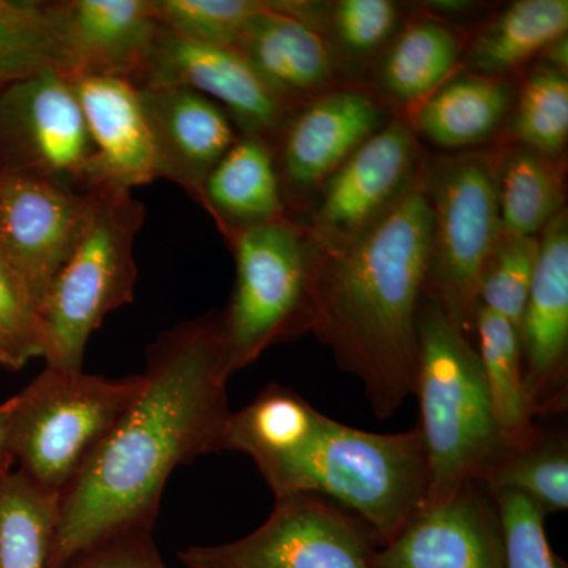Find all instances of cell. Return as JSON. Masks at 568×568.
<instances>
[{
    "label": "cell",
    "instance_id": "obj_1",
    "mask_svg": "<svg viewBox=\"0 0 568 568\" xmlns=\"http://www.w3.org/2000/svg\"><path fill=\"white\" fill-rule=\"evenodd\" d=\"M136 398L59 497L50 566L153 532L179 466L222 452L231 410L222 312L182 321L149 346Z\"/></svg>",
    "mask_w": 568,
    "mask_h": 568
},
{
    "label": "cell",
    "instance_id": "obj_2",
    "mask_svg": "<svg viewBox=\"0 0 568 568\" xmlns=\"http://www.w3.org/2000/svg\"><path fill=\"white\" fill-rule=\"evenodd\" d=\"M306 237V235H305ZM433 213L418 174L398 203L338 248H313L310 331L364 387L373 414L394 416L414 394L418 310L432 268Z\"/></svg>",
    "mask_w": 568,
    "mask_h": 568
},
{
    "label": "cell",
    "instance_id": "obj_3",
    "mask_svg": "<svg viewBox=\"0 0 568 568\" xmlns=\"http://www.w3.org/2000/svg\"><path fill=\"white\" fill-rule=\"evenodd\" d=\"M260 473L275 499L310 495L328 500L357 518L379 545L416 517L429 488L418 426L381 435L323 413L293 454Z\"/></svg>",
    "mask_w": 568,
    "mask_h": 568
},
{
    "label": "cell",
    "instance_id": "obj_4",
    "mask_svg": "<svg viewBox=\"0 0 568 568\" xmlns=\"http://www.w3.org/2000/svg\"><path fill=\"white\" fill-rule=\"evenodd\" d=\"M414 394L429 488L425 506L455 495L511 450L500 435L477 347L457 316L426 291L418 310V365Z\"/></svg>",
    "mask_w": 568,
    "mask_h": 568
},
{
    "label": "cell",
    "instance_id": "obj_5",
    "mask_svg": "<svg viewBox=\"0 0 568 568\" xmlns=\"http://www.w3.org/2000/svg\"><path fill=\"white\" fill-rule=\"evenodd\" d=\"M144 219V204L132 190L97 186L88 223L41 304L47 366L80 372L93 332L133 302L134 242Z\"/></svg>",
    "mask_w": 568,
    "mask_h": 568
},
{
    "label": "cell",
    "instance_id": "obj_6",
    "mask_svg": "<svg viewBox=\"0 0 568 568\" xmlns=\"http://www.w3.org/2000/svg\"><path fill=\"white\" fill-rule=\"evenodd\" d=\"M141 383V375L115 379L44 366L17 395L11 452L18 470L61 496L132 405Z\"/></svg>",
    "mask_w": 568,
    "mask_h": 568
},
{
    "label": "cell",
    "instance_id": "obj_7",
    "mask_svg": "<svg viewBox=\"0 0 568 568\" xmlns=\"http://www.w3.org/2000/svg\"><path fill=\"white\" fill-rule=\"evenodd\" d=\"M237 276L222 312L227 372L254 364L268 347L310 331L312 260L305 231L290 219L231 235Z\"/></svg>",
    "mask_w": 568,
    "mask_h": 568
},
{
    "label": "cell",
    "instance_id": "obj_8",
    "mask_svg": "<svg viewBox=\"0 0 568 568\" xmlns=\"http://www.w3.org/2000/svg\"><path fill=\"white\" fill-rule=\"evenodd\" d=\"M433 213L426 291L474 331L481 278L500 237L499 178L484 153L447 160L426 179Z\"/></svg>",
    "mask_w": 568,
    "mask_h": 568
},
{
    "label": "cell",
    "instance_id": "obj_9",
    "mask_svg": "<svg viewBox=\"0 0 568 568\" xmlns=\"http://www.w3.org/2000/svg\"><path fill=\"white\" fill-rule=\"evenodd\" d=\"M375 538L328 500L298 495L275 499L260 528L239 540L182 549L185 568H372Z\"/></svg>",
    "mask_w": 568,
    "mask_h": 568
},
{
    "label": "cell",
    "instance_id": "obj_10",
    "mask_svg": "<svg viewBox=\"0 0 568 568\" xmlns=\"http://www.w3.org/2000/svg\"><path fill=\"white\" fill-rule=\"evenodd\" d=\"M93 149L67 77L44 71L0 89V171L97 189Z\"/></svg>",
    "mask_w": 568,
    "mask_h": 568
},
{
    "label": "cell",
    "instance_id": "obj_11",
    "mask_svg": "<svg viewBox=\"0 0 568 568\" xmlns=\"http://www.w3.org/2000/svg\"><path fill=\"white\" fill-rule=\"evenodd\" d=\"M93 192L0 171V257L39 313L88 223Z\"/></svg>",
    "mask_w": 568,
    "mask_h": 568
},
{
    "label": "cell",
    "instance_id": "obj_12",
    "mask_svg": "<svg viewBox=\"0 0 568 568\" xmlns=\"http://www.w3.org/2000/svg\"><path fill=\"white\" fill-rule=\"evenodd\" d=\"M420 148L405 122L373 134L331 178L305 231L313 248L331 250L354 241L384 215L418 178Z\"/></svg>",
    "mask_w": 568,
    "mask_h": 568
},
{
    "label": "cell",
    "instance_id": "obj_13",
    "mask_svg": "<svg viewBox=\"0 0 568 568\" xmlns=\"http://www.w3.org/2000/svg\"><path fill=\"white\" fill-rule=\"evenodd\" d=\"M132 84L192 89L226 110L246 136L271 145L287 118L286 104L237 48L185 39L163 26Z\"/></svg>",
    "mask_w": 568,
    "mask_h": 568
},
{
    "label": "cell",
    "instance_id": "obj_14",
    "mask_svg": "<svg viewBox=\"0 0 568 568\" xmlns=\"http://www.w3.org/2000/svg\"><path fill=\"white\" fill-rule=\"evenodd\" d=\"M523 384L532 417L568 403V223L559 212L540 235L536 274L518 327Z\"/></svg>",
    "mask_w": 568,
    "mask_h": 568
},
{
    "label": "cell",
    "instance_id": "obj_15",
    "mask_svg": "<svg viewBox=\"0 0 568 568\" xmlns=\"http://www.w3.org/2000/svg\"><path fill=\"white\" fill-rule=\"evenodd\" d=\"M372 568H504L496 499L480 481L418 510L381 548Z\"/></svg>",
    "mask_w": 568,
    "mask_h": 568
},
{
    "label": "cell",
    "instance_id": "obj_16",
    "mask_svg": "<svg viewBox=\"0 0 568 568\" xmlns=\"http://www.w3.org/2000/svg\"><path fill=\"white\" fill-rule=\"evenodd\" d=\"M63 77L132 82L160 29L152 0H51Z\"/></svg>",
    "mask_w": 568,
    "mask_h": 568
},
{
    "label": "cell",
    "instance_id": "obj_17",
    "mask_svg": "<svg viewBox=\"0 0 568 568\" xmlns=\"http://www.w3.org/2000/svg\"><path fill=\"white\" fill-rule=\"evenodd\" d=\"M383 129V110L361 91H338L313 100L286 118L275 155L282 193L308 192Z\"/></svg>",
    "mask_w": 568,
    "mask_h": 568
},
{
    "label": "cell",
    "instance_id": "obj_18",
    "mask_svg": "<svg viewBox=\"0 0 568 568\" xmlns=\"http://www.w3.org/2000/svg\"><path fill=\"white\" fill-rule=\"evenodd\" d=\"M156 179H168L200 200L207 175L235 141L226 110L186 88H142Z\"/></svg>",
    "mask_w": 568,
    "mask_h": 568
},
{
    "label": "cell",
    "instance_id": "obj_19",
    "mask_svg": "<svg viewBox=\"0 0 568 568\" xmlns=\"http://www.w3.org/2000/svg\"><path fill=\"white\" fill-rule=\"evenodd\" d=\"M93 149L95 185L133 190L155 181V156L140 91L123 78L67 77Z\"/></svg>",
    "mask_w": 568,
    "mask_h": 568
},
{
    "label": "cell",
    "instance_id": "obj_20",
    "mask_svg": "<svg viewBox=\"0 0 568 568\" xmlns=\"http://www.w3.org/2000/svg\"><path fill=\"white\" fill-rule=\"evenodd\" d=\"M287 108L334 73V61L310 17L308 3L268 2L235 44Z\"/></svg>",
    "mask_w": 568,
    "mask_h": 568
},
{
    "label": "cell",
    "instance_id": "obj_21",
    "mask_svg": "<svg viewBox=\"0 0 568 568\" xmlns=\"http://www.w3.org/2000/svg\"><path fill=\"white\" fill-rule=\"evenodd\" d=\"M197 203L212 213L227 237L286 219L272 145L261 138L239 136L205 179Z\"/></svg>",
    "mask_w": 568,
    "mask_h": 568
},
{
    "label": "cell",
    "instance_id": "obj_22",
    "mask_svg": "<svg viewBox=\"0 0 568 568\" xmlns=\"http://www.w3.org/2000/svg\"><path fill=\"white\" fill-rule=\"evenodd\" d=\"M320 416L315 406L291 388L268 384L250 405L231 413L222 452L245 454L263 470L293 454Z\"/></svg>",
    "mask_w": 568,
    "mask_h": 568
},
{
    "label": "cell",
    "instance_id": "obj_23",
    "mask_svg": "<svg viewBox=\"0 0 568 568\" xmlns=\"http://www.w3.org/2000/svg\"><path fill=\"white\" fill-rule=\"evenodd\" d=\"M474 328L478 338L477 353L500 435L510 448L526 446L536 439L540 428L530 414L526 398L517 327L506 317L478 306Z\"/></svg>",
    "mask_w": 568,
    "mask_h": 568
},
{
    "label": "cell",
    "instance_id": "obj_24",
    "mask_svg": "<svg viewBox=\"0 0 568 568\" xmlns=\"http://www.w3.org/2000/svg\"><path fill=\"white\" fill-rule=\"evenodd\" d=\"M510 106V92L497 78H458L436 92L418 114L426 140L440 148L478 144L496 132Z\"/></svg>",
    "mask_w": 568,
    "mask_h": 568
},
{
    "label": "cell",
    "instance_id": "obj_25",
    "mask_svg": "<svg viewBox=\"0 0 568 568\" xmlns=\"http://www.w3.org/2000/svg\"><path fill=\"white\" fill-rule=\"evenodd\" d=\"M567 0H518L508 6L474 43L476 74L497 78L567 36Z\"/></svg>",
    "mask_w": 568,
    "mask_h": 568
},
{
    "label": "cell",
    "instance_id": "obj_26",
    "mask_svg": "<svg viewBox=\"0 0 568 568\" xmlns=\"http://www.w3.org/2000/svg\"><path fill=\"white\" fill-rule=\"evenodd\" d=\"M59 497L21 470L0 476V568H48Z\"/></svg>",
    "mask_w": 568,
    "mask_h": 568
},
{
    "label": "cell",
    "instance_id": "obj_27",
    "mask_svg": "<svg viewBox=\"0 0 568 568\" xmlns=\"http://www.w3.org/2000/svg\"><path fill=\"white\" fill-rule=\"evenodd\" d=\"M480 484L493 496L515 491L536 503L545 514L568 508V440L566 433H538L526 446L511 448Z\"/></svg>",
    "mask_w": 568,
    "mask_h": 568
},
{
    "label": "cell",
    "instance_id": "obj_28",
    "mask_svg": "<svg viewBox=\"0 0 568 568\" xmlns=\"http://www.w3.org/2000/svg\"><path fill=\"white\" fill-rule=\"evenodd\" d=\"M562 204V179L551 159L528 151L508 156L499 181L503 234L537 237L558 215Z\"/></svg>",
    "mask_w": 568,
    "mask_h": 568
},
{
    "label": "cell",
    "instance_id": "obj_29",
    "mask_svg": "<svg viewBox=\"0 0 568 568\" xmlns=\"http://www.w3.org/2000/svg\"><path fill=\"white\" fill-rule=\"evenodd\" d=\"M44 71L63 74L51 2L0 0V89Z\"/></svg>",
    "mask_w": 568,
    "mask_h": 568
},
{
    "label": "cell",
    "instance_id": "obj_30",
    "mask_svg": "<svg viewBox=\"0 0 568 568\" xmlns=\"http://www.w3.org/2000/svg\"><path fill=\"white\" fill-rule=\"evenodd\" d=\"M458 55L454 33L437 22H417L388 51L383 65L384 85L396 99L416 102L447 77Z\"/></svg>",
    "mask_w": 568,
    "mask_h": 568
},
{
    "label": "cell",
    "instance_id": "obj_31",
    "mask_svg": "<svg viewBox=\"0 0 568 568\" xmlns=\"http://www.w3.org/2000/svg\"><path fill=\"white\" fill-rule=\"evenodd\" d=\"M514 134L528 151L555 160L568 136V81L551 65L538 67L526 81L514 118Z\"/></svg>",
    "mask_w": 568,
    "mask_h": 568
},
{
    "label": "cell",
    "instance_id": "obj_32",
    "mask_svg": "<svg viewBox=\"0 0 568 568\" xmlns=\"http://www.w3.org/2000/svg\"><path fill=\"white\" fill-rule=\"evenodd\" d=\"M263 0H152L164 29L204 43L234 47L254 17L267 9Z\"/></svg>",
    "mask_w": 568,
    "mask_h": 568
},
{
    "label": "cell",
    "instance_id": "obj_33",
    "mask_svg": "<svg viewBox=\"0 0 568 568\" xmlns=\"http://www.w3.org/2000/svg\"><path fill=\"white\" fill-rule=\"evenodd\" d=\"M538 252L540 239L503 234L478 291V306L506 317L517 331L536 274Z\"/></svg>",
    "mask_w": 568,
    "mask_h": 568
},
{
    "label": "cell",
    "instance_id": "obj_34",
    "mask_svg": "<svg viewBox=\"0 0 568 568\" xmlns=\"http://www.w3.org/2000/svg\"><path fill=\"white\" fill-rule=\"evenodd\" d=\"M504 540V568H562L545 532L547 514L515 491L495 495Z\"/></svg>",
    "mask_w": 568,
    "mask_h": 568
},
{
    "label": "cell",
    "instance_id": "obj_35",
    "mask_svg": "<svg viewBox=\"0 0 568 568\" xmlns=\"http://www.w3.org/2000/svg\"><path fill=\"white\" fill-rule=\"evenodd\" d=\"M0 332L28 361L43 357L39 308L6 261L0 257Z\"/></svg>",
    "mask_w": 568,
    "mask_h": 568
},
{
    "label": "cell",
    "instance_id": "obj_36",
    "mask_svg": "<svg viewBox=\"0 0 568 568\" xmlns=\"http://www.w3.org/2000/svg\"><path fill=\"white\" fill-rule=\"evenodd\" d=\"M335 31L347 51H375L394 32L396 7L388 0H342L335 7Z\"/></svg>",
    "mask_w": 568,
    "mask_h": 568
},
{
    "label": "cell",
    "instance_id": "obj_37",
    "mask_svg": "<svg viewBox=\"0 0 568 568\" xmlns=\"http://www.w3.org/2000/svg\"><path fill=\"white\" fill-rule=\"evenodd\" d=\"M67 568H168L153 532H132L111 538L82 555Z\"/></svg>",
    "mask_w": 568,
    "mask_h": 568
},
{
    "label": "cell",
    "instance_id": "obj_38",
    "mask_svg": "<svg viewBox=\"0 0 568 568\" xmlns=\"http://www.w3.org/2000/svg\"><path fill=\"white\" fill-rule=\"evenodd\" d=\"M14 409H17V395L0 403V476L10 473L14 465L13 452H11Z\"/></svg>",
    "mask_w": 568,
    "mask_h": 568
},
{
    "label": "cell",
    "instance_id": "obj_39",
    "mask_svg": "<svg viewBox=\"0 0 568 568\" xmlns=\"http://www.w3.org/2000/svg\"><path fill=\"white\" fill-rule=\"evenodd\" d=\"M28 362V358L21 354V351L0 332V366L11 369V372H18Z\"/></svg>",
    "mask_w": 568,
    "mask_h": 568
},
{
    "label": "cell",
    "instance_id": "obj_40",
    "mask_svg": "<svg viewBox=\"0 0 568 568\" xmlns=\"http://www.w3.org/2000/svg\"><path fill=\"white\" fill-rule=\"evenodd\" d=\"M549 50V58H551V63L549 65L555 67L566 73L567 70V39L562 37V39L556 40L555 43L549 44L547 48Z\"/></svg>",
    "mask_w": 568,
    "mask_h": 568
}]
</instances>
